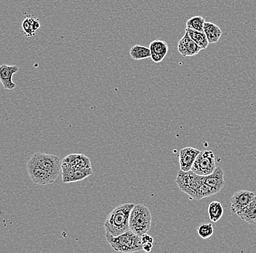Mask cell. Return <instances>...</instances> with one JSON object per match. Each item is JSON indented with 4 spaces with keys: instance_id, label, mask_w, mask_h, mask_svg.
Here are the masks:
<instances>
[{
    "instance_id": "cell-1",
    "label": "cell",
    "mask_w": 256,
    "mask_h": 253,
    "mask_svg": "<svg viewBox=\"0 0 256 253\" xmlns=\"http://www.w3.org/2000/svg\"><path fill=\"white\" fill-rule=\"evenodd\" d=\"M135 204L132 203L120 204L108 214L104 222L106 233L118 236L130 230V215Z\"/></svg>"
},
{
    "instance_id": "cell-2",
    "label": "cell",
    "mask_w": 256,
    "mask_h": 253,
    "mask_svg": "<svg viewBox=\"0 0 256 253\" xmlns=\"http://www.w3.org/2000/svg\"><path fill=\"white\" fill-rule=\"evenodd\" d=\"M106 238L116 252L130 253L143 250L142 236L136 234L130 229L118 236L106 233Z\"/></svg>"
},
{
    "instance_id": "cell-3",
    "label": "cell",
    "mask_w": 256,
    "mask_h": 253,
    "mask_svg": "<svg viewBox=\"0 0 256 253\" xmlns=\"http://www.w3.org/2000/svg\"><path fill=\"white\" fill-rule=\"evenodd\" d=\"M130 229L142 236L151 228L152 214L150 209L143 204H135L130 215Z\"/></svg>"
},
{
    "instance_id": "cell-4",
    "label": "cell",
    "mask_w": 256,
    "mask_h": 253,
    "mask_svg": "<svg viewBox=\"0 0 256 253\" xmlns=\"http://www.w3.org/2000/svg\"><path fill=\"white\" fill-rule=\"evenodd\" d=\"M203 182H204V176L198 175L191 170L188 172L180 170L176 177L178 186L192 199L196 200L198 189Z\"/></svg>"
},
{
    "instance_id": "cell-5",
    "label": "cell",
    "mask_w": 256,
    "mask_h": 253,
    "mask_svg": "<svg viewBox=\"0 0 256 253\" xmlns=\"http://www.w3.org/2000/svg\"><path fill=\"white\" fill-rule=\"evenodd\" d=\"M216 168V156L211 150L200 151L192 165V172L200 176H208Z\"/></svg>"
},
{
    "instance_id": "cell-6",
    "label": "cell",
    "mask_w": 256,
    "mask_h": 253,
    "mask_svg": "<svg viewBox=\"0 0 256 253\" xmlns=\"http://www.w3.org/2000/svg\"><path fill=\"white\" fill-rule=\"evenodd\" d=\"M26 170L32 182L38 185H46L54 183L59 175L42 169L31 159L27 163Z\"/></svg>"
},
{
    "instance_id": "cell-7",
    "label": "cell",
    "mask_w": 256,
    "mask_h": 253,
    "mask_svg": "<svg viewBox=\"0 0 256 253\" xmlns=\"http://www.w3.org/2000/svg\"><path fill=\"white\" fill-rule=\"evenodd\" d=\"M30 159L48 172L60 174L62 169V161L56 155L36 153Z\"/></svg>"
},
{
    "instance_id": "cell-8",
    "label": "cell",
    "mask_w": 256,
    "mask_h": 253,
    "mask_svg": "<svg viewBox=\"0 0 256 253\" xmlns=\"http://www.w3.org/2000/svg\"><path fill=\"white\" fill-rule=\"evenodd\" d=\"M252 192L247 190H240L235 192L231 198V210L235 214H239L255 198Z\"/></svg>"
},
{
    "instance_id": "cell-9",
    "label": "cell",
    "mask_w": 256,
    "mask_h": 253,
    "mask_svg": "<svg viewBox=\"0 0 256 253\" xmlns=\"http://www.w3.org/2000/svg\"><path fill=\"white\" fill-rule=\"evenodd\" d=\"M62 170L64 183H71L83 180L92 174V168L75 169L62 165Z\"/></svg>"
},
{
    "instance_id": "cell-10",
    "label": "cell",
    "mask_w": 256,
    "mask_h": 253,
    "mask_svg": "<svg viewBox=\"0 0 256 253\" xmlns=\"http://www.w3.org/2000/svg\"><path fill=\"white\" fill-rule=\"evenodd\" d=\"M200 153V150L194 147H188L182 148L180 150L178 157L180 170L184 172H188L191 170L192 165Z\"/></svg>"
},
{
    "instance_id": "cell-11",
    "label": "cell",
    "mask_w": 256,
    "mask_h": 253,
    "mask_svg": "<svg viewBox=\"0 0 256 253\" xmlns=\"http://www.w3.org/2000/svg\"><path fill=\"white\" fill-rule=\"evenodd\" d=\"M201 50V48L190 38L187 32H186L185 35L178 42V51L184 57L196 55Z\"/></svg>"
},
{
    "instance_id": "cell-12",
    "label": "cell",
    "mask_w": 256,
    "mask_h": 253,
    "mask_svg": "<svg viewBox=\"0 0 256 253\" xmlns=\"http://www.w3.org/2000/svg\"><path fill=\"white\" fill-rule=\"evenodd\" d=\"M19 67L17 65L0 66V83L4 89L7 90H14L15 89L16 85L12 82V76L17 73Z\"/></svg>"
},
{
    "instance_id": "cell-13",
    "label": "cell",
    "mask_w": 256,
    "mask_h": 253,
    "mask_svg": "<svg viewBox=\"0 0 256 253\" xmlns=\"http://www.w3.org/2000/svg\"><path fill=\"white\" fill-rule=\"evenodd\" d=\"M62 166L75 168V169H88L91 168V161L84 154H70L62 161Z\"/></svg>"
},
{
    "instance_id": "cell-14",
    "label": "cell",
    "mask_w": 256,
    "mask_h": 253,
    "mask_svg": "<svg viewBox=\"0 0 256 253\" xmlns=\"http://www.w3.org/2000/svg\"><path fill=\"white\" fill-rule=\"evenodd\" d=\"M150 49L151 51L152 61L154 63H160L167 55L169 47L166 42L156 40L150 43Z\"/></svg>"
},
{
    "instance_id": "cell-15",
    "label": "cell",
    "mask_w": 256,
    "mask_h": 253,
    "mask_svg": "<svg viewBox=\"0 0 256 253\" xmlns=\"http://www.w3.org/2000/svg\"><path fill=\"white\" fill-rule=\"evenodd\" d=\"M204 182L219 193L225 185L224 172L220 167H216L214 172L208 176H204Z\"/></svg>"
},
{
    "instance_id": "cell-16",
    "label": "cell",
    "mask_w": 256,
    "mask_h": 253,
    "mask_svg": "<svg viewBox=\"0 0 256 253\" xmlns=\"http://www.w3.org/2000/svg\"><path fill=\"white\" fill-rule=\"evenodd\" d=\"M240 218L251 225H256V196L249 204L238 214Z\"/></svg>"
},
{
    "instance_id": "cell-17",
    "label": "cell",
    "mask_w": 256,
    "mask_h": 253,
    "mask_svg": "<svg viewBox=\"0 0 256 253\" xmlns=\"http://www.w3.org/2000/svg\"><path fill=\"white\" fill-rule=\"evenodd\" d=\"M22 28L26 37L31 38L40 28V19L32 16H26L22 24Z\"/></svg>"
},
{
    "instance_id": "cell-18",
    "label": "cell",
    "mask_w": 256,
    "mask_h": 253,
    "mask_svg": "<svg viewBox=\"0 0 256 253\" xmlns=\"http://www.w3.org/2000/svg\"><path fill=\"white\" fill-rule=\"evenodd\" d=\"M204 33L207 37L210 44L218 43L222 35V30L217 25L210 22L204 23Z\"/></svg>"
},
{
    "instance_id": "cell-19",
    "label": "cell",
    "mask_w": 256,
    "mask_h": 253,
    "mask_svg": "<svg viewBox=\"0 0 256 253\" xmlns=\"http://www.w3.org/2000/svg\"><path fill=\"white\" fill-rule=\"evenodd\" d=\"M130 55L132 59L136 61L143 60L151 57V51L150 48L140 45L132 46L130 51Z\"/></svg>"
},
{
    "instance_id": "cell-20",
    "label": "cell",
    "mask_w": 256,
    "mask_h": 253,
    "mask_svg": "<svg viewBox=\"0 0 256 253\" xmlns=\"http://www.w3.org/2000/svg\"><path fill=\"white\" fill-rule=\"evenodd\" d=\"M185 31L188 33L190 38L201 48L202 50L207 49L210 43L204 32H198L190 28L186 29Z\"/></svg>"
},
{
    "instance_id": "cell-21",
    "label": "cell",
    "mask_w": 256,
    "mask_h": 253,
    "mask_svg": "<svg viewBox=\"0 0 256 253\" xmlns=\"http://www.w3.org/2000/svg\"><path fill=\"white\" fill-rule=\"evenodd\" d=\"M208 214L212 222H218L224 215V207L218 201H212L208 206Z\"/></svg>"
},
{
    "instance_id": "cell-22",
    "label": "cell",
    "mask_w": 256,
    "mask_h": 253,
    "mask_svg": "<svg viewBox=\"0 0 256 253\" xmlns=\"http://www.w3.org/2000/svg\"><path fill=\"white\" fill-rule=\"evenodd\" d=\"M206 21L203 17H194L188 19L186 22V28L192 29L198 32H204V25Z\"/></svg>"
},
{
    "instance_id": "cell-23",
    "label": "cell",
    "mask_w": 256,
    "mask_h": 253,
    "mask_svg": "<svg viewBox=\"0 0 256 253\" xmlns=\"http://www.w3.org/2000/svg\"><path fill=\"white\" fill-rule=\"evenodd\" d=\"M214 229L211 223H202L198 228V235L203 239L210 238L214 234Z\"/></svg>"
},
{
    "instance_id": "cell-24",
    "label": "cell",
    "mask_w": 256,
    "mask_h": 253,
    "mask_svg": "<svg viewBox=\"0 0 256 253\" xmlns=\"http://www.w3.org/2000/svg\"><path fill=\"white\" fill-rule=\"evenodd\" d=\"M142 244L147 242L154 243V238L150 236V235L147 234V233H144L142 236Z\"/></svg>"
},
{
    "instance_id": "cell-25",
    "label": "cell",
    "mask_w": 256,
    "mask_h": 253,
    "mask_svg": "<svg viewBox=\"0 0 256 253\" xmlns=\"http://www.w3.org/2000/svg\"><path fill=\"white\" fill-rule=\"evenodd\" d=\"M153 243L147 242L143 244V250L146 252H150L152 251Z\"/></svg>"
}]
</instances>
